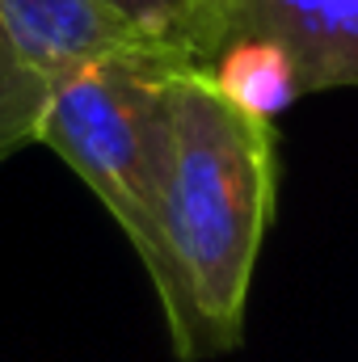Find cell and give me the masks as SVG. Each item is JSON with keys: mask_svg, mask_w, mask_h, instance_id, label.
<instances>
[{"mask_svg": "<svg viewBox=\"0 0 358 362\" xmlns=\"http://www.w3.org/2000/svg\"><path fill=\"white\" fill-rule=\"evenodd\" d=\"M274 215V135L215 89L211 72L178 76L173 156L156 249L144 270L181 362L241 346L253 266Z\"/></svg>", "mask_w": 358, "mask_h": 362, "instance_id": "1", "label": "cell"}, {"mask_svg": "<svg viewBox=\"0 0 358 362\" xmlns=\"http://www.w3.org/2000/svg\"><path fill=\"white\" fill-rule=\"evenodd\" d=\"M181 72L152 51L97 59L51 93L38 127V144L97 194L139 262L156 249Z\"/></svg>", "mask_w": 358, "mask_h": 362, "instance_id": "2", "label": "cell"}, {"mask_svg": "<svg viewBox=\"0 0 358 362\" xmlns=\"http://www.w3.org/2000/svg\"><path fill=\"white\" fill-rule=\"evenodd\" d=\"M127 51L148 47L93 0H0V165L38 144L47 101L72 72Z\"/></svg>", "mask_w": 358, "mask_h": 362, "instance_id": "3", "label": "cell"}, {"mask_svg": "<svg viewBox=\"0 0 358 362\" xmlns=\"http://www.w3.org/2000/svg\"><path fill=\"white\" fill-rule=\"evenodd\" d=\"M219 30L278 47L299 97L358 85V0H219Z\"/></svg>", "mask_w": 358, "mask_h": 362, "instance_id": "4", "label": "cell"}, {"mask_svg": "<svg viewBox=\"0 0 358 362\" xmlns=\"http://www.w3.org/2000/svg\"><path fill=\"white\" fill-rule=\"evenodd\" d=\"M114 17L139 47L173 59L181 68L207 72L224 51L219 0H93Z\"/></svg>", "mask_w": 358, "mask_h": 362, "instance_id": "5", "label": "cell"}, {"mask_svg": "<svg viewBox=\"0 0 358 362\" xmlns=\"http://www.w3.org/2000/svg\"><path fill=\"white\" fill-rule=\"evenodd\" d=\"M207 72L228 101H236L245 114H253L262 122H270L278 110H287L299 97V85H295V72H291L287 55L270 42H258V38L228 42Z\"/></svg>", "mask_w": 358, "mask_h": 362, "instance_id": "6", "label": "cell"}]
</instances>
